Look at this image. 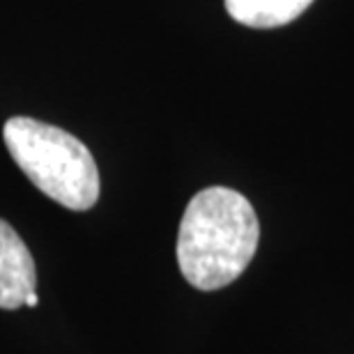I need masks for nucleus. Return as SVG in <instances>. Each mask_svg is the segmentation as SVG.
Masks as SVG:
<instances>
[{
    "label": "nucleus",
    "instance_id": "f257e3e1",
    "mask_svg": "<svg viewBox=\"0 0 354 354\" xmlns=\"http://www.w3.org/2000/svg\"><path fill=\"white\" fill-rule=\"evenodd\" d=\"M260 223L249 198L228 187H209L191 198L177 232V265L205 292L237 281L256 256Z\"/></svg>",
    "mask_w": 354,
    "mask_h": 354
},
{
    "label": "nucleus",
    "instance_id": "7ed1b4c3",
    "mask_svg": "<svg viewBox=\"0 0 354 354\" xmlns=\"http://www.w3.org/2000/svg\"><path fill=\"white\" fill-rule=\"evenodd\" d=\"M37 286L32 253L10 223L0 218V308L17 310Z\"/></svg>",
    "mask_w": 354,
    "mask_h": 354
},
{
    "label": "nucleus",
    "instance_id": "20e7f679",
    "mask_svg": "<svg viewBox=\"0 0 354 354\" xmlns=\"http://www.w3.org/2000/svg\"><path fill=\"white\" fill-rule=\"evenodd\" d=\"M310 3L313 0H225V10L242 26L279 28L301 17Z\"/></svg>",
    "mask_w": 354,
    "mask_h": 354
},
{
    "label": "nucleus",
    "instance_id": "39448f33",
    "mask_svg": "<svg viewBox=\"0 0 354 354\" xmlns=\"http://www.w3.org/2000/svg\"><path fill=\"white\" fill-rule=\"evenodd\" d=\"M37 301H39L37 292H30V295L26 297V306H37Z\"/></svg>",
    "mask_w": 354,
    "mask_h": 354
},
{
    "label": "nucleus",
    "instance_id": "f03ea898",
    "mask_svg": "<svg viewBox=\"0 0 354 354\" xmlns=\"http://www.w3.org/2000/svg\"><path fill=\"white\" fill-rule=\"evenodd\" d=\"M3 138L12 159L41 194L74 212L95 207L99 171L83 140L32 118H10Z\"/></svg>",
    "mask_w": 354,
    "mask_h": 354
}]
</instances>
